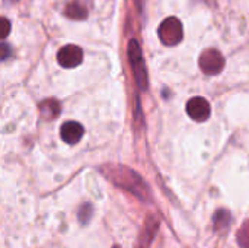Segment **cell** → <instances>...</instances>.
Instances as JSON below:
<instances>
[{
	"label": "cell",
	"mask_w": 249,
	"mask_h": 248,
	"mask_svg": "<svg viewBox=\"0 0 249 248\" xmlns=\"http://www.w3.org/2000/svg\"><path fill=\"white\" fill-rule=\"evenodd\" d=\"M158 35H159L160 41L168 47L179 44L184 38V28H182L181 20L178 18H174V16L165 19L159 25Z\"/></svg>",
	"instance_id": "6da1fadb"
},
{
	"label": "cell",
	"mask_w": 249,
	"mask_h": 248,
	"mask_svg": "<svg viewBox=\"0 0 249 248\" xmlns=\"http://www.w3.org/2000/svg\"><path fill=\"white\" fill-rule=\"evenodd\" d=\"M200 67L206 75H219L225 67V58L216 48H209L200 56Z\"/></svg>",
	"instance_id": "7a4b0ae2"
},
{
	"label": "cell",
	"mask_w": 249,
	"mask_h": 248,
	"mask_svg": "<svg viewBox=\"0 0 249 248\" xmlns=\"http://www.w3.org/2000/svg\"><path fill=\"white\" fill-rule=\"evenodd\" d=\"M128 54H130V58H131V64H133V69H134V76H136L137 85L142 86L143 89H146V86H147L146 67H144V61H143V57H142L140 47H139L136 39H133L130 42Z\"/></svg>",
	"instance_id": "3957f363"
},
{
	"label": "cell",
	"mask_w": 249,
	"mask_h": 248,
	"mask_svg": "<svg viewBox=\"0 0 249 248\" xmlns=\"http://www.w3.org/2000/svg\"><path fill=\"white\" fill-rule=\"evenodd\" d=\"M57 60H58L61 67L73 69V67H77L79 64H82V61H83V51H82L80 47L69 44V45H64V47H61L58 50Z\"/></svg>",
	"instance_id": "277c9868"
},
{
	"label": "cell",
	"mask_w": 249,
	"mask_h": 248,
	"mask_svg": "<svg viewBox=\"0 0 249 248\" xmlns=\"http://www.w3.org/2000/svg\"><path fill=\"white\" fill-rule=\"evenodd\" d=\"M210 113H212L210 104L207 102V99H204L201 96L191 98L187 102V114L194 121H198V123L207 121L210 118Z\"/></svg>",
	"instance_id": "5b68a950"
},
{
	"label": "cell",
	"mask_w": 249,
	"mask_h": 248,
	"mask_svg": "<svg viewBox=\"0 0 249 248\" xmlns=\"http://www.w3.org/2000/svg\"><path fill=\"white\" fill-rule=\"evenodd\" d=\"M83 133H85V130H83L82 124L77 123V121H67V123H64L61 126V132H60L61 139L66 143H69V145L79 143L80 139L83 137Z\"/></svg>",
	"instance_id": "8992f818"
},
{
	"label": "cell",
	"mask_w": 249,
	"mask_h": 248,
	"mask_svg": "<svg viewBox=\"0 0 249 248\" xmlns=\"http://www.w3.org/2000/svg\"><path fill=\"white\" fill-rule=\"evenodd\" d=\"M64 13H66V16L70 18V19H83V18H86L88 10H86L85 4H83L82 1L74 0V1H71L70 4L66 6Z\"/></svg>",
	"instance_id": "52a82bcc"
},
{
	"label": "cell",
	"mask_w": 249,
	"mask_h": 248,
	"mask_svg": "<svg viewBox=\"0 0 249 248\" xmlns=\"http://www.w3.org/2000/svg\"><path fill=\"white\" fill-rule=\"evenodd\" d=\"M156 229H158V224L155 222V219H149L147 224H146V228H144V231H143V235L139 238V243L143 244V248H146L149 246V243L152 241V238H153Z\"/></svg>",
	"instance_id": "ba28073f"
},
{
	"label": "cell",
	"mask_w": 249,
	"mask_h": 248,
	"mask_svg": "<svg viewBox=\"0 0 249 248\" xmlns=\"http://www.w3.org/2000/svg\"><path fill=\"white\" fill-rule=\"evenodd\" d=\"M231 222V215L226 212V210H219L216 215H214V228L217 231L220 229H225Z\"/></svg>",
	"instance_id": "9c48e42d"
},
{
	"label": "cell",
	"mask_w": 249,
	"mask_h": 248,
	"mask_svg": "<svg viewBox=\"0 0 249 248\" xmlns=\"http://www.w3.org/2000/svg\"><path fill=\"white\" fill-rule=\"evenodd\" d=\"M238 244L242 248H249V221H247L238 231Z\"/></svg>",
	"instance_id": "30bf717a"
},
{
	"label": "cell",
	"mask_w": 249,
	"mask_h": 248,
	"mask_svg": "<svg viewBox=\"0 0 249 248\" xmlns=\"http://www.w3.org/2000/svg\"><path fill=\"white\" fill-rule=\"evenodd\" d=\"M90 215H92V208H90V205L82 206V209H80V212H79V219H80V222L86 224V222L89 221Z\"/></svg>",
	"instance_id": "8fae6325"
},
{
	"label": "cell",
	"mask_w": 249,
	"mask_h": 248,
	"mask_svg": "<svg viewBox=\"0 0 249 248\" xmlns=\"http://www.w3.org/2000/svg\"><path fill=\"white\" fill-rule=\"evenodd\" d=\"M1 22H3V29H1L0 35H1V38H6L7 34H9V31H10V23H9V20H7L6 18H4Z\"/></svg>",
	"instance_id": "7c38bea8"
},
{
	"label": "cell",
	"mask_w": 249,
	"mask_h": 248,
	"mask_svg": "<svg viewBox=\"0 0 249 248\" xmlns=\"http://www.w3.org/2000/svg\"><path fill=\"white\" fill-rule=\"evenodd\" d=\"M114 248H120V247H118V246H115V247H114Z\"/></svg>",
	"instance_id": "4fadbf2b"
}]
</instances>
